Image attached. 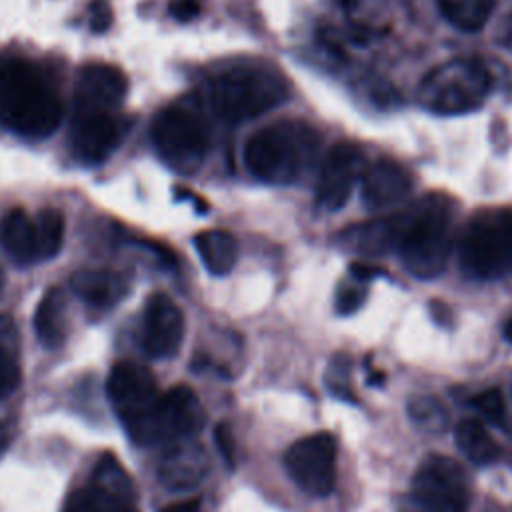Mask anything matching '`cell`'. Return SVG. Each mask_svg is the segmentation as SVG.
I'll use <instances>...</instances> for the list:
<instances>
[{
  "label": "cell",
  "mask_w": 512,
  "mask_h": 512,
  "mask_svg": "<svg viewBox=\"0 0 512 512\" xmlns=\"http://www.w3.org/2000/svg\"><path fill=\"white\" fill-rule=\"evenodd\" d=\"M64 106L44 72L28 58L0 56V124L24 138H46Z\"/></svg>",
  "instance_id": "obj_1"
},
{
  "label": "cell",
  "mask_w": 512,
  "mask_h": 512,
  "mask_svg": "<svg viewBox=\"0 0 512 512\" xmlns=\"http://www.w3.org/2000/svg\"><path fill=\"white\" fill-rule=\"evenodd\" d=\"M398 216V250L406 270L422 280L438 276L444 270L452 248V200L446 194L432 192Z\"/></svg>",
  "instance_id": "obj_2"
},
{
  "label": "cell",
  "mask_w": 512,
  "mask_h": 512,
  "mask_svg": "<svg viewBox=\"0 0 512 512\" xmlns=\"http://www.w3.org/2000/svg\"><path fill=\"white\" fill-rule=\"evenodd\" d=\"M318 146L320 138L314 128L284 120L252 134L244 146V162L262 182L292 184L310 168Z\"/></svg>",
  "instance_id": "obj_3"
},
{
  "label": "cell",
  "mask_w": 512,
  "mask_h": 512,
  "mask_svg": "<svg viewBox=\"0 0 512 512\" xmlns=\"http://www.w3.org/2000/svg\"><path fill=\"white\" fill-rule=\"evenodd\" d=\"M288 92L284 76L266 68H232L210 78L206 86L212 112L234 124L270 112Z\"/></svg>",
  "instance_id": "obj_4"
},
{
  "label": "cell",
  "mask_w": 512,
  "mask_h": 512,
  "mask_svg": "<svg viewBox=\"0 0 512 512\" xmlns=\"http://www.w3.org/2000/svg\"><path fill=\"white\" fill-rule=\"evenodd\" d=\"M106 390L128 436L142 446L156 444V414L162 392L154 374L142 364L118 362L110 370Z\"/></svg>",
  "instance_id": "obj_5"
},
{
  "label": "cell",
  "mask_w": 512,
  "mask_h": 512,
  "mask_svg": "<svg viewBox=\"0 0 512 512\" xmlns=\"http://www.w3.org/2000/svg\"><path fill=\"white\" fill-rule=\"evenodd\" d=\"M492 86L476 58H452L432 68L418 86V102L436 114H464L482 106Z\"/></svg>",
  "instance_id": "obj_6"
},
{
  "label": "cell",
  "mask_w": 512,
  "mask_h": 512,
  "mask_svg": "<svg viewBox=\"0 0 512 512\" xmlns=\"http://www.w3.org/2000/svg\"><path fill=\"white\" fill-rule=\"evenodd\" d=\"M460 264L466 274L494 280L512 272V210H480L460 238Z\"/></svg>",
  "instance_id": "obj_7"
},
{
  "label": "cell",
  "mask_w": 512,
  "mask_h": 512,
  "mask_svg": "<svg viewBox=\"0 0 512 512\" xmlns=\"http://www.w3.org/2000/svg\"><path fill=\"white\" fill-rule=\"evenodd\" d=\"M150 134L158 156L176 172H194L210 150L206 120L184 106L162 108L152 120Z\"/></svg>",
  "instance_id": "obj_8"
},
{
  "label": "cell",
  "mask_w": 512,
  "mask_h": 512,
  "mask_svg": "<svg viewBox=\"0 0 512 512\" xmlns=\"http://www.w3.org/2000/svg\"><path fill=\"white\" fill-rule=\"evenodd\" d=\"M468 498L466 474L448 456H428L412 478L410 502L414 512H466Z\"/></svg>",
  "instance_id": "obj_9"
},
{
  "label": "cell",
  "mask_w": 512,
  "mask_h": 512,
  "mask_svg": "<svg viewBox=\"0 0 512 512\" xmlns=\"http://www.w3.org/2000/svg\"><path fill=\"white\" fill-rule=\"evenodd\" d=\"M62 512H138L136 492L124 466L112 454H104L88 484L66 498Z\"/></svg>",
  "instance_id": "obj_10"
},
{
  "label": "cell",
  "mask_w": 512,
  "mask_h": 512,
  "mask_svg": "<svg viewBox=\"0 0 512 512\" xmlns=\"http://www.w3.org/2000/svg\"><path fill=\"white\" fill-rule=\"evenodd\" d=\"M284 466L300 490L328 496L336 484V440L326 432L300 438L286 450Z\"/></svg>",
  "instance_id": "obj_11"
},
{
  "label": "cell",
  "mask_w": 512,
  "mask_h": 512,
  "mask_svg": "<svg viewBox=\"0 0 512 512\" xmlns=\"http://www.w3.org/2000/svg\"><path fill=\"white\" fill-rule=\"evenodd\" d=\"M364 174V154L354 142H338L326 154L318 186L316 200L324 210H340L350 194L358 178Z\"/></svg>",
  "instance_id": "obj_12"
},
{
  "label": "cell",
  "mask_w": 512,
  "mask_h": 512,
  "mask_svg": "<svg viewBox=\"0 0 512 512\" xmlns=\"http://www.w3.org/2000/svg\"><path fill=\"white\" fill-rule=\"evenodd\" d=\"M184 338V316L176 302L158 292L152 294L142 318V346L152 358H170L178 352Z\"/></svg>",
  "instance_id": "obj_13"
},
{
  "label": "cell",
  "mask_w": 512,
  "mask_h": 512,
  "mask_svg": "<svg viewBox=\"0 0 512 512\" xmlns=\"http://www.w3.org/2000/svg\"><path fill=\"white\" fill-rule=\"evenodd\" d=\"M204 408L196 392L184 384L162 392L156 414V438L158 442H180L192 438L204 426Z\"/></svg>",
  "instance_id": "obj_14"
},
{
  "label": "cell",
  "mask_w": 512,
  "mask_h": 512,
  "mask_svg": "<svg viewBox=\"0 0 512 512\" xmlns=\"http://www.w3.org/2000/svg\"><path fill=\"white\" fill-rule=\"evenodd\" d=\"M128 80L112 64L92 62L84 66L76 80V112H112L126 96Z\"/></svg>",
  "instance_id": "obj_15"
},
{
  "label": "cell",
  "mask_w": 512,
  "mask_h": 512,
  "mask_svg": "<svg viewBox=\"0 0 512 512\" xmlns=\"http://www.w3.org/2000/svg\"><path fill=\"white\" fill-rule=\"evenodd\" d=\"M120 128L108 112H76L72 120V150L84 164H100L120 144Z\"/></svg>",
  "instance_id": "obj_16"
},
{
  "label": "cell",
  "mask_w": 512,
  "mask_h": 512,
  "mask_svg": "<svg viewBox=\"0 0 512 512\" xmlns=\"http://www.w3.org/2000/svg\"><path fill=\"white\" fill-rule=\"evenodd\" d=\"M360 180L362 200L370 210H380L396 204L404 200L412 190L410 172L390 158H380L372 162L368 168H364Z\"/></svg>",
  "instance_id": "obj_17"
},
{
  "label": "cell",
  "mask_w": 512,
  "mask_h": 512,
  "mask_svg": "<svg viewBox=\"0 0 512 512\" xmlns=\"http://www.w3.org/2000/svg\"><path fill=\"white\" fill-rule=\"evenodd\" d=\"M208 472V454L192 438L174 442L158 464V476L164 486L186 490L202 482Z\"/></svg>",
  "instance_id": "obj_18"
},
{
  "label": "cell",
  "mask_w": 512,
  "mask_h": 512,
  "mask_svg": "<svg viewBox=\"0 0 512 512\" xmlns=\"http://www.w3.org/2000/svg\"><path fill=\"white\" fill-rule=\"evenodd\" d=\"M70 286L74 294L90 306L108 308L120 302L128 292V280L108 268H84L72 274Z\"/></svg>",
  "instance_id": "obj_19"
},
{
  "label": "cell",
  "mask_w": 512,
  "mask_h": 512,
  "mask_svg": "<svg viewBox=\"0 0 512 512\" xmlns=\"http://www.w3.org/2000/svg\"><path fill=\"white\" fill-rule=\"evenodd\" d=\"M0 240L6 254L18 266H30L40 260L34 218H30L26 210L12 208L6 212L0 224Z\"/></svg>",
  "instance_id": "obj_20"
},
{
  "label": "cell",
  "mask_w": 512,
  "mask_h": 512,
  "mask_svg": "<svg viewBox=\"0 0 512 512\" xmlns=\"http://www.w3.org/2000/svg\"><path fill=\"white\" fill-rule=\"evenodd\" d=\"M400 238V216L394 214L386 220L366 222L360 226H354L346 232L348 246H352L356 252L378 256L392 248H398Z\"/></svg>",
  "instance_id": "obj_21"
},
{
  "label": "cell",
  "mask_w": 512,
  "mask_h": 512,
  "mask_svg": "<svg viewBox=\"0 0 512 512\" xmlns=\"http://www.w3.org/2000/svg\"><path fill=\"white\" fill-rule=\"evenodd\" d=\"M196 252L202 258L206 270L214 276L228 274L238 260L236 238L226 230H204L194 238Z\"/></svg>",
  "instance_id": "obj_22"
},
{
  "label": "cell",
  "mask_w": 512,
  "mask_h": 512,
  "mask_svg": "<svg viewBox=\"0 0 512 512\" xmlns=\"http://www.w3.org/2000/svg\"><path fill=\"white\" fill-rule=\"evenodd\" d=\"M34 330L38 338L48 346H60L66 338V298L62 290H48L36 306Z\"/></svg>",
  "instance_id": "obj_23"
},
{
  "label": "cell",
  "mask_w": 512,
  "mask_h": 512,
  "mask_svg": "<svg viewBox=\"0 0 512 512\" xmlns=\"http://www.w3.org/2000/svg\"><path fill=\"white\" fill-rule=\"evenodd\" d=\"M454 440H456V446L460 448V452L472 464L486 466L500 456V446L486 432V428L474 418H466V420L458 422V426L454 430Z\"/></svg>",
  "instance_id": "obj_24"
},
{
  "label": "cell",
  "mask_w": 512,
  "mask_h": 512,
  "mask_svg": "<svg viewBox=\"0 0 512 512\" xmlns=\"http://www.w3.org/2000/svg\"><path fill=\"white\" fill-rule=\"evenodd\" d=\"M20 380L16 328L8 316H0V398L10 396L20 386Z\"/></svg>",
  "instance_id": "obj_25"
},
{
  "label": "cell",
  "mask_w": 512,
  "mask_h": 512,
  "mask_svg": "<svg viewBox=\"0 0 512 512\" xmlns=\"http://www.w3.org/2000/svg\"><path fill=\"white\" fill-rule=\"evenodd\" d=\"M438 6L452 26L464 32H476L492 16L496 0H438Z\"/></svg>",
  "instance_id": "obj_26"
},
{
  "label": "cell",
  "mask_w": 512,
  "mask_h": 512,
  "mask_svg": "<svg viewBox=\"0 0 512 512\" xmlns=\"http://www.w3.org/2000/svg\"><path fill=\"white\" fill-rule=\"evenodd\" d=\"M36 238H38V254L40 260L54 258L60 252L64 240V216L56 208H42L34 216Z\"/></svg>",
  "instance_id": "obj_27"
},
{
  "label": "cell",
  "mask_w": 512,
  "mask_h": 512,
  "mask_svg": "<svg viewBox=\"0 0 512 512\" xmlns=\"http://www.w3.org/2000/svg\"><path fill=\"white\" fill-rule=\"evenodd\" d=\"M408 412L420 428H426L430 432L442 430L448 422V414H446L444 406L434 396H416V398H412L410 406H408Z\"/></svg>",
  "instance_id": "obj_28"
},
{
  "label": "cell",
  "mask_w": 512,
  "mask_h": 512,
  "mask_svg": "<svg viewBox=\"0 0 512 512\" xmlns=\"http://www.w3.org/2000/svg\"><path fill=\"white\" fill-rule=\"evenodd\" d=\"M350 362L346 356H336L326 372V386L330 388V392L334 396L352 400V392H350Z\"/></svg>",
  "instance_id": "obj_29"
},
{
  "label": "cell",
  "mask_w": 512,
  "mask_h": 512,
  "mask_svg": "<svg viewBox=\"0 0 512 512\" xmlns=\"http://www.w3.org/2000/svg\"><path fill=\"white\" fill-rule=\"evenodd\" d=\"M472 406L492 424H502L506 406H504V396L498 388H488L472 398Z\"/></svg>",
  "instance_id": "obj_30"
},
{
  "label": "cell",
  "mask_w": 512,
  "mask_h": 512,
  "mask_svg": "<svg viewBox=\"0 0 512 512\" xmlns=\"http://www.w3.org/2000/svg\"><path fill=\"white\" fill-rule=\"evenodd\" d=\"M364 296H366V290L362 286H354V284L342 286L336 296V310L340 314H352L362 306Z\"/></svg>",
  "instance_id": "obj_31"
},
{
  "label": "cell",
  "mask_w": 512,
  "mask_h": 512,
  "mask_svg": "<svg viewBox=\"0 0 512 512\" xmlns=\"http://www.w3.org/2000/svg\"><path fill=\"white\" fill-rule=\"evenodd\" d=\"M168 12L178 22L194 20L200 14V0H170Z\"/></svg>",
  "instance_id": "obj_32"
},
{
  "label": "cell",
  "mask_w": 512,
  "mask_h": 512,
  "mask_svg": "<svg viewBox=\"0 0 512 512\" xmlns=\"http://www.w3.org/2000/svg\"><path fill=\"white\" fill-rule=\"evenodd\" d=\"M112 24V10L104 0H94L90 4V26L94 32H104Z\"/></svg>",
  "instance_id": "obj_33"
},
{
  "label": "cell",
  "mask_w": 512,
  "mask_h": 512,
  "mask_svg": "<svg viewBox=\"0 0 512 512\" xmlns=\"http://www.w3.org/2000/svg\"><path fill=\"white\" fill-rule=\"evenodd\" d=\"M214 442H216V446H218L222 458H224L230 466H234V450H236V448H234L232 432H230V428H228L226 424H218V426H216V430H214Z\"/></svg>",
  "instance_id": "obj_34"
},
{
  "label": "cell",
  "mask_w": 512,
  "mask_h": 512,
  "mask_svg": "<svg viewBox=\"0 0 512 512\" xmlns=\"http://www.w3.org/2000/svg\"><path fill=\"white\" fill-rule=\"evenodd\" d=\"M160 512H200V500H180L170 506H164Z\"/></svg>",
  "instance_id": "obj_35"
},
{
  "label": "cell",
  "mask_w": 512,
  "mask_h": 512,
  "mask_svg": "<svg viewBox=\"0 0 512 512\" xmlns=\"http://www.w3.org/2000/svg\"><path fill=\"white\" fill-rule=\"evenodd\" d=\"M496 38H498V42H500L506 50L512 52V14L504 18V22H502L500 32H498Z\"/></svg>",
  "instance_id": "obj_36"
},
{
  "label": "cell",
  "mask_w": 512,
  "mask_h": 512,
  "mask_svg": "<svg viewBox=\"0 0 512 512\" xmlns=\"http://www.w3.org/2000/svg\"><path fill=\"white\" fill-rule=\"evenodd\" d=\"M6 448H8V428L0 422V458L4 456Z\"/></svg>",
  "instance_id": "obj_37"
},
{
  "label": "cell",
  "mask_w": 512,
  "mask_h": 512,
  "mask_svg": "<svg viewBox=\"0 0 512 512\" xmlns=\"http://www.w3.org/2000/svg\"><path fill=\"white\" fill-rule=\"evenodd\" d=\"M504 338H506L508 342H512V318L504 324Z\"/></svg>",
  "instance_id": "obj_38"
},
{
  "label": "cell",
  "mask_w": 512,
  "mask_h": 512,
  "mask_svg": "<svg viewBox=\"0 0 512 512\" xmlns=\"http://www.w3.org/2000/svg\"><path fill=\"white\" fill-rule=\"evenodd\" d=\"M0 284H2V270H0Z\"/></svg>",
  "instance_id": "obj_39"
}]
</instances>
